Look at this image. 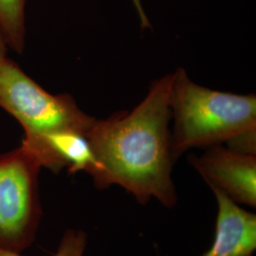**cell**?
Returning <instances> with one entry per match:
<instances>
[{"label": "cell", "mask_w": 256, "mask_h": 256, "mask_svg": "<svg viewBox=\"0 0 256 256\" xmlns=\"http://www.w3.org/2000/svg\"><path fill=\"white\" fill-rule=\"evenodd\" d=\"M173 74L152 82L144 99L131 111L95 120L86 133L100 171L98 189L119 185L138 203L155 198L167 208L178 202L172 168L169 94Z\"/></svg>", "instance_id": "obj_1"}, {"label": "cell", "mask_w": 256, "mask_h": 256, "mask_svg": "<svg viewBox=\"0 0 256 256\" xmlns=\"http://www.w3.org/2000/svg\"><path fill=\"white\" fill-rule=\"evenodd\" d=\"M171 147L174 162L189 149L226 144L256 129V96L218 92L192 82L180 68L173 74L169 94Z\"/></svg>", "instance_id": "obj_2"}, {"label": "cell", "mask_w": 256, "mask_h": 256, "mask_svg": "<svg viewBox=\"0 0 256 256\" xmlns=\"http://www.w3.org/2000/svg\"><path fill=\"white\" fill-rule=\"evenodd\" d=\"M0 108L18 122L24 131L21 146L26 147L58 131L86 136L96 120L84 112L70 95L45 90L8 57L0 63Z\"/></svg>", "instance_id": "obj_3"}, {"label": "cell", "mask_w": 256, "mask_h": 256, "mask_svg": "<svg viewBox=\"0 0 256 256\" xmlns=\"http://www.w3.org/2000/svg\"><path fill=\"white\" fill-rule=\"evenodd\" d=\"M41 169L22 146L0 154V250L21 254L34 242L42 214Z\"/></svg>", "instance_id": "obj_4"}, {"label": "cell", "mask_w": 256, "mask_h": 256, "mask_svg": "<svg viewBox=\"0 0 256 256\" xmlns=\"http://www.w3.org/2000/svg\"><path fill=\"white\" fill-rule=\"evenodd\" d=\"M190 164L210 187L232 200L256 206V156L244 155L222 144L208 147L202 156H191Z\"/></svg>", "instance_id": "obj_5"}, {"label": "cell", "mask_w": 256, "mask_h": 256, "mask_svg": "<svg viewBox=\"0 0 256 256\" xmlns=\"http://www.w3.org/2000/svg\"><path fill=\"white\" fill-rule=\"evenodd\" d=\"M218 212L210 248L202 256H252L256 250V216L244 210L227 194L210 187Z\"/></svg>", "instance_id": "obj_6"}, {"label": "cell", "mask_w": 256, "mask_h": 256, "mask_svg": "<svg viewBox=\"0 0 256 256\" xmlns=\"http://www.w3.org/2000/svg\"><path fill=\"white\" fill-rule=\"evenodd\" d=\"M27 0H0V25L10 48L22 54L26 42Z\"/></svg>", "instance_id": "obj_7"}, {"label": "cell", "mask_w": 256, "mask_h": 256, "mask_svg": "<svg viewBox=\"0 0 256 256\" xmlns=\"http://www.w3.org/2000/svg\"><path fill=\"white\" fill-rule=\"evenodd\" d=\"M88 245V236L82 230H68L54 256H84ZM0 256H23L21 254L0 250Z\"/></svg>", "instance_id": "obj_8"}, {"label": "cell", "mask_w": 256, "mask_h": 256, "mask_svg": "<svg viewBox=\"0 0 256 256\" xmlns=\"http://www.w3.org/2000/svg\"><path fill=\"white\" fill-rule=\"evenodd\" d=\"M226 146L240 154L256 156V129L248 130L232 138L226 142Z\"/></svg>", "instance_id": "obj_9"}, {"label": "cell", "mask_w": 256, "mask_h": 256, "mask_svg": "<svg viewBox=\"0 0 256 256\" xmlns=\"http://www.w3.org/2000/svg\"><path fill=\"white\" fill-rule=\"evenodd\" d=\"M132 1H133V4H134L135 8L137 10L138 18H140V26L144 28H150L151 25H150L149 19L147 18L146 14L144 10L142 8V5L140 0H132Z\"/></svg>", "instance_id": "obj_10"}, {"label": "cell", "mask_w": 256, "mask_h": 256, "mask_svg": "<svg viewBox=\"0 0 256 256\" xmlns=\"http://www.w3.org/2000/svg\"><path fill=\"white\" fill-rule=\"evenodd\" d=\"M8 44L5 34L3 32V30L0 25V63L7 58V50H8Z\"/></svg>", "instance_id": "obj_11"}]
</instances>
